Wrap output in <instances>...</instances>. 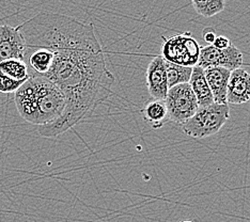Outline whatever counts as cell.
<instances>
[{
  "label": "cell",
  "mask_w": 250,
  "mask_h": 222,
  "mask_svg": "<svg viewBox=\"0 0 250 222\" xmlns=\"http://www.w3.org/2000/svg\"><path fill=\"white\" fill-rule=\"evenodd\" d=\"M21 30L26 41V54L41 47L54 54L52 66L43 76L64 94L65 108L56 121L38 128L42 137L53 138L90 117L109 98L115 77L108 70L92 24L58 13L41 12L22 22Z\"/></svg>",
  "instance_id": "obj_1"
},
{
  "label": "cell",
  "mask_w": 250,
  "mask_h": 222,
  "mask_svg": "<svg viewBox=\"0 0 250 222\" xmlns=\"http://www.w3.org/2000/svg\"><path fill=\"white\" fill-rule=\"evenodd\" d=\"M15 106L26 122L42 126L63 113L65 96L48 78L35 72L14 92Z\"/></svg>",
  "instance_id": "obj_2"
},
{
  "label": "cell",
  "mask_w": 250,
  "mask_h": 222,
  "mask_svg": "<svg viewBox=\"0 0 250 222\" xmlns=\"http://www.w3.org/2000/svg\"><path fill=\"white\" fill-rule=\"evenodd\" d=\"M229 117L230 107L228 102H212L208 106L199 107L195 115L182 125V129L191 138H207L217 134L228 121Z\"/></svg>",
  "instance_id": "obj_3"
},
{
  "label": "cell",
  "mask_w": 250,
  "mask_h": 222,
  "mask_svg": "<svg viewBox=\"0 0 250 222\" xmlns=\"http://www.w3.org/2000/svg\"><path fill=\"white\" fill-rule=\"evenodd\" d=\"M162 57L172 63L194 67L198 64L201 47L190 33L177 34L171 38H163Z\"/></svg>",
  "instance_id": "obj_4"
},
{
  "label": "cell",
  "mask_w": 250,
  "mask_h": 222,
  "mask_svg": "<svg viewBox=\"0 0 250 222\" xmlns=\"http://www.w3.org/2000/svg\"><path fill=\"white\" fill-rule=\"evenodd\" d=\"M169 121L184 125L195 115L199 108L196 95L192 92L189 83H181L169 88L166 99Z\"/></svg>",
  "instance_id": "obj_5"
},
{
  "label": "cell",
  "mask_w": 250,
  "mask_h": 222,
  "mask_svg": "<svg viewBox=\"0 0 250 222\" xmlns=\"http://www.w3.org/2000/svg\"><path fill=\"white\" fill-rule=\"evenodd\" d=\"M197 65L202 68L224 67L233 71L243 65V54L233 44L225 49H217L213 45H208L201 48Z\"/></svg>",
  "instance_id": "obj_6"
},
{
  "label": "cell",
  "mask_w": 250,
  "mask_h": 222,
  "mask_svg": "<svg viewBox=\"0 0 250 222\" xmlns=\"http://www.w3.org/2000/svg\"><path fill=\"white\" fill-rule=\"evenodd\" d=\"M26 41L21 30V25L12 27L0 26V62L8 59L25 61Z\"/></svg>",
  "instance_id": "obj_7"
},
{
  "label": "cell",
  "mask_w": 250,
  "mask_h": 222,
  "mask_svg": "<svg viewBox=\"0 0 250 222\" xmlns=\"http://www.w3.org/2000/svg\"><path fill=\"white\" fill-rule=\"evenodd\" d=\"M146 87L153 100L165 101L168 93V81L165 59L162 56L153 58L146 68Z\"/></svg>",
  "instance_id": "obj_8"
},
{
  "label": "cell",
  "mask_w": 250,
  "mask_h": 222,
  "mask_svg": "<svg viewBox=\"0 0 250 222\" xmlns=\"http://www.w3.org/2000/svg\"><path fill=\"white\" fill-rule=\"evenodd\" d=\"M248 101H250V74L241 67L231 71L227 89V102L242 105Z\"/></svg>",
  "instance_id": "obj_9"
},
{
  "label": "cell",
  "mask_w": 250,
  "mask_h": 222,
  "mask_svg": "<svg viewBox=\"0 0 250 222\" xmlns=\"http://www.w3.org/2000/svg\"><path fill=\"white\" fill-rule=\"evenodd\" d=\"M207 81L214 99V102L225 104L227 102V89L231 71L224 67H208L204 68Z\"/></svg>",
  "instance_id": "obj_10"
},
{
  "label": "cell",
  "mask_w": 250,
  "mask_h": 222,
  "mask_svg": "<svg viewBox=\"0 0 250 222\" xmlns=\"http://www.w3.org/2000/svg\"><path fill=\"white\" fill-rule=\"evenodd\" d=\"M188 83L192 92L196 95L199 107L208 106L214 102L211 89L208 87L206 74H204V68L199 65L192 67V73Z\"/></svg>",
  "instance_id": "obj_11"
},
{
  "label": "cell",
  "mask_w": 250,
  "mask_h": 222,
  "mask_svg": "<svg viewBox=\"0 0 250 222\" xmlns=\"http://www.w3.org/2000/svg\"><path fill=\"white\" fill-rule=\"evenodd\" d=\"M145 121L154 129L163 127L169 121L168 110L165 101L152 100L147 101L141 110Z\"/></svg>",
  "instance_id": "obj_12"
},
{
  "label": "cell",
  "mask_w": 250,
  "mask_h": 222,
  "mask_svg": "<svg viewBox=\"0 0 250 222\" xmlns=\"http://www.w3.org/2000/svg\"><path fill=\"white\" fill-rule=\"evenodd\" d=\"M53 59V51L41 47L32 49L29 53H27L25 62H28V64H29L31 68V72L40 74V75H45L49 71L50 66H52Z\"/></svg>",
  "instance_id": "obj_13"
},
{
  "label": "cell",
  "mask_w": 250,
  "mask_h": 222,
  "mask_svg": "<svg viewBox=\"0 0 250 222\" xmlns=\"http://www.w3.org/2000/svg\"><path fill=\"white\" fill-rule=\"evenodd\" d=\"M168 87L172 88L181 83H188L192 73V67L183 66L165 60Z\"/></svg>",
  "instance_id": "obj_14"
},
{
  "label": "cell",
  "mask_w": 250,
  "mask_h": 222,
  "mask_svg": "<svg viewBox=\"0 0 250 222\" xmlns=\"http://www.w3.org/2000/svg\"><path fill=\"white\" fill-rule=\"evenodd\" d=\"M0 71L16 81H27L29 71L25 61L19 59H8L0 62Z\"/></svg>",
  "instance_id": "obj_15"
},
{
  "label": "cell",
  "mask_w": 250,
  "mask_h": 222,
  "mask_svg": "<svg viewBox=\"0 0 250 222\" xmlns=\"http://www.w3.org/2000/svg\"><path fill=\"white\" fill-rule=\"evenodd\" d=\"M196 12L203 17H213L223 12L226 8L225 0H191Z\"/></svg>",
  "instance_id": "obj_16"
},
{
  "label": "cell",
  "mask_w": 250,
  "mask_h": 222,
  "mask_svg": "<svg viewBox=\"0 0 250 222\" xmlns=\"http://www.w3.org/2000/svg\"><path fill=\"white\" fill-rule=\"evenodd\" d=\"M25 81H16L0 71V93H14Z\"/></svg>",
  "instance_id": "obj_17"
},
{
  "label": "cell",
  "mask_w": 250,
  "mask_h": 222,
  "mask_svg": "<svg viewBox=\"0 0 250 222\" xmlns=\"http://www.w3.org/2000/svg\"><path fill=\"white\" fill-rule=\"evenodd\" d=\"M212 45L217 49H225V48H228L230 46L231 42L228 38H226L224 36H219V37H216L215 41Z\"/></svg>",
  "instance_id": "obj_18"
},
{
  "label": "cell",
  "mask_w": 250,
  "mask_h": 222,
  "mask_svg": "<svg viewBox=\"0 0 250 222\" xmlns=\"http://www.w3.org/2000/svg\"><path fill=\"white\" fill-rule=\"evenodd\" d=\"M216 37L217 36H216V31L213 28H206L202 32V38L208 45H212L214 43Z\"/></svg>",
  "instance_id": "obj_19"
},
{
  "label": "cell",
  "mask_w": 250,
  "mask_h": 222,
  "mask_svg": "<svg viewBox=\"0 0 250 222\" xmlns=\"http://www.w3.org/2000/svg\"><path fill=\"white\" fill-rule=\"evenodd\" d=\"M182 222H194V221H190V220H184V221H182Z\"/></svg>",
  "instance_id": "obj_20"
},
{
  "label": "cell",
  "mask_w": 250,
  "mask_h": 222,
  "mask_svg": "<svg viewBox=\"0 0 250 222\" xmlns=\"http://www.w3.org/2000/svg\"><path fill=\"white\" fill-rule=\"evenodd\" d=\"M225 1H226V0H225Z\"/></svg>",
  "instance_id": "obj_21"
}]
</instances>
